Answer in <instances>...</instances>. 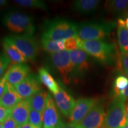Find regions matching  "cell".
Instances as JSON below:
<instances>
[{"instance_id":"obj_36","label":"cell","mask_w":128,"mask_h":128,"mask_svg":"<svg viewBox=\"0 0 128 128\" xmlns=\"http://www.w3.org/2000/svg\"><path fill=\"white\" fill-rule=\"evenodd\" d=\"M7 3L8 1L6 0H0V7H3V6H6Z\"/></svg>"},{"instance_id":"obj_32","label":"cell","mask_w":128,"mask_h":128,"mask_svg":"<svg viewBox=\"0 0 128 128\" xmlns=\"http://www.w3.org/2000/svg\"><path fill=\"white\" fill-rule=\"evenodd\" d=\"M114 98H119L124 102H125L128 99V86L126 88L120 91Z\"/></svg>"},{"instance_id":"obj_40","label":"cell","mask_w":128,"mask_h":128,"mask_svg":"<svg viewBox=\"0 0 128 128\" xmlns=\"http://www.w3.org/2000/svg\"><path fill=\"white\" fill-rule=\"evenodd\" d=\"M126 125H128V118L127 119H126Z\"/></svg>"},{"instance_id":"obj_20","label":"cell","mask_w":128,"mask_h":128,"mask_svg":"<svg viewBox=\"0 0 128 128\" xmlns=\"http://www.w3.org/2000/svg\"><path fill=\"white\" fill-rule=\"evenodd\" d=\"M48 96V92L42 89L32 96L28 98L30 108L43 114L46 106Z\"/></svg>"},{"instance_id":"obj_3","label":"cell","mask_w":128,"mask_h":128,"mask_svg":"<svg viewBox=\"0 0 128 128\" xmlns=\"http://www.w3.org/2000/svg\"><path fill=\"white\" fill-rule=\"evenodd\" d=\"M2 23L5 28L16 34L33 36L36 28L33 17L18 12H9L2 16Z\"/></svg>"},{"instance_id":"obj_39","label":"cell","mask_w":128,"mask_h":128,"mask_svg":"<svg viewBox=\"0 0 128 128\" xmlns=\"http://www.w3.org/2000/svg\"><path fill=\"white\" fill-rule=\"evenodd\" d=\"M0 128H2V124L0 123Z\"/></svg>"},{"instance_id":"obj_21","label":"cell","mask_w":128,"mask_h":128,"mask_svg":"<svg viewBox=\"0 0 128 128\" xmlns=\"http://www.w3.org/2000/svg\"><path fill=\"white\" fill-rule=\"evenodd\" d=\"M117 36L121 52L128 53V29L126 27L125 21L123 18L118 20Z\"/></svg>"},{"instance_id":"obj_10","label":"cell","mask_w":128,"mask_h":128,"mask_svg":"<svg viewBox=\"0 0 128 128\" xmlns=\"http://www.w3.org/2000/svg\"><path fill=\"white\" fill-rule=\"evenodd\" d=\"M41 84L38 76H37L34 74H30L14 87L22 99L24 100L30 98L42 90Z\"/></svg>"},{"instance_id":"obj_37","label":"cell","mask_w":128,"mask_h":128,"mask_svg":"<svg viewBox=\"0 0 128 128\" xmlns=\"http://www.w3.org/2000/svg\"><path fill=\"white\" fill-rule=\"evenodd\" d=\"M125 25H126V28L128 29V18H126V20H125Z\"/></svg>"},{"instance_id":"obj_33","label":"cell","mask_w":128,"mask_h":128,"mask_svg":"<svg viewBox=\"0 0 128 128\" xmlns=\"http://www.w3.org/2000/svg\"><path fill=\"white\" fill-rule=\"evenodd\" d=\"M7 82V71L5 73L4 76L0 80V98L4 93L6 85Z\"/></svg>"},{"instance_id":"obj_15","label":"cell","mask_w":128,"mask_h":128,"mask_svg":"<svg viewBox=\"0 0 128 128\" xmlns=\"http://www.w3.org/2000/svg\"><path fill=\"white\" fill-rule=\"evenodd\" d=\"M30 107L28 99L22 100L11 109V117L18 126L28 123Z\"/></svg>"},{"instance_id":"obj_27","label":"cell","mask_w":128,"mask_h":128,"mask_svg":"<svg viewBox=\"0 0 128 128\" xmlns=\"http://www.w3.org/2000/svg\"><path fill=\"white\" fill-rule=\"evenodd\" d=\"M81 40L78 36L73 37L64 40L65 50L71 51L80 49V44Z\"/></svg>"},{"instance_id":"obj_13","label":"cell","mask_w":128,"mask_h":128,"mask_svg":"<svg viewBox=\"0 0 128 128\" xmlns=\"http://www.w3.org/2000/svg\"><path fill=\"white\" fill-rule=\"evenodd\" d=\"M70 58L74 68V74H81L89 69L88 55L81 49L70 51Z\"/></svg>"},{"instance_id":"obj_25","label":"cell","mask_w":128,"mask_h":128,"mask_svg":"<svg viewBox=\"0 0 128 128\" xmlns=\"http://www.w3.org/2000/svg\"><path fill=\"white\" fill-rule=\"evenodd\" d=\"M128 86V78L124 76H119L115 78L113 84V96L114 97L118 95V94L126 88Z\"/></svg>"},{"instance_id":"obj_9","label":"cell","mask_w":128,"mask_h":128,"mask_svg":"<svg viewBox=\"0 0 128 128\" xmlns=\"http://www.w3.org/2000/svg\"><path fill=\"white\" fill-rule=\"evenodd\" d=\"M106 114L103 105L96 102L82 120L78 124L80 128H100L104 126Z\"/></svg>"},{"instance_id":"obj_35","label":"cell","mask_w":128,"mask_h":128,"mask_svg":"<svg viewBox=\"0 0 128 128\" xmlns=\"http://www.w3.org/2000/svg\"><path fill=\"white\" fill-rule=\"evenodd\" d=\"M18 128H35L34 126H33L31 124H30L29 123L28 124H23L22 126H19Z\"/></svg>"},{"instance_id":"obj_34","label":"cell","mask_w":128,"mask_h":128,"mask_svg":"<svg viewBox=\"0 0 128 128\" xmlns=\"http://www.w3.org/2000/svg\"><path fill=\"white\" fill-rule=\"evenodd\" d=\"M60 128H80L78 124L70 123V124H64Z\"/></svg>"},{"instance_id":"obj_12","label":"cell","mask_w":128,"mask_h":128,"mask_svg":"<svg viewBox=\"0 0 128 128\" xmlns=\"http://www.w3.org/2000/svg\"><path fill=\"white\" fill-rule=\"evenodd\" d=\"M54 100L58 110L64 116L70 117L76 101L73 97L60 86V89L54 94Z\"/></svg>"},{"instance_id":"obj_5","label":"cell","mask_w":128,"mask_h":128,"mask_svg":"<svg viewBox=\"0 0 128 128\" xmlns=\"http://www.w3.org/2000/svg\"><path fill=\"white\" fill-rule=\"evenodd\" d=\"M4 39L14 46L26 58L33 61L38 55V45L34 36L25 34H14Z\"/></svg>"},{"instance_id":"obj_23","label":"cell","mask_w":128,"mask_h":128,"mask_svg":"<svg viewBox=\"0 0 128 128\" xmlns=\"http://www.w3.org/2000/svg\"><path fill=\"white\" fill-rule=\"evenodd\" d=\"M41 46L44 50L50 54L65 50L64 41H55L42 38Z\"/></svg>"},{"instance_id":"obj_42","label":"cell","mask_w":128,"mask_h":128,"mask_svg":"<svg viewBox=\"0 0 128 128\" xmlns=\"http://www.w3.org/2000/svg\"></svg>"},{"instance_id":"obj_28","label":"cell","mask_w":128,"mask_h":128,"mask_svg":"<svg viewBox=\"0 0 128 128\" xmlns=\"http://www.w3.org/2000/svg\"><path fill=\"white\" fill-rule=\"evenodd\" d=\"M11 63L10 60L5 53H0V80L4 76L3 74L7 71Z\"/></svg>"},{"instance_id":"obj_6","label":"cell","mask_w":128,"mask_h":128,"mask_svg":"<svg viewBox=\"0 0 128 128\" xmlns=\"http://www.w3.org/2000/svg\"><path fill=\"white\" fill-rule=\"evenodd\" d=\"M51 62L60 73L63 82L69 84L73 75L74 68L70 58V51L62 50L50 54Z\"/></svg>"},{"instance_id":"obj_1","label":"cell","mask_w":128,"mask_h":128,"mask_svg":"<svg viewBox=\"0 0 128 128\" xmlns=\"http://www.w3.org/2000/svg\"><path fill=\"white\" fill-rule=\"evenodd\" d=\"M78 26L65 19L56 18L46 22L42 38L64 41L77 36Z\"/></svg>"},{"instance_id":"obj_4","label":"cell","mask_w":128,"mask_h":128,"mask_svg":"<svg viewBox=\"0 0 128 128\" xmlns=\"http://www.w3.org/2000/svg\"><path fill=\"white\" fill-rule=\"evenodd\" d=\"M80 49L104 64L113 61L115 51L114 44L103 40L81 41Z\"/></svg>"},{"instance_id":"obj_38","label":"cell","mask_w":128,"mask_h":128,"mask_svg":"<svg viewBox=\"0 0 128 128\" xmlns=\"http://www.w3.org/2000/svg\"><path fill=\"white\" fill-rule=\"evenodd\" d=\"M120 128H128V126L126 125V124H125V125L122 126V127H120Z\"/></svg>"},{"instance_id":"obj_8","label":"cell","mask_w":128,"mask_h":128,"mask_svg":"<svg viewBox=\"0 0 128 128\" xmlns=\"http://www.w3.org/2000/svg\"><path fill=\"white\" fill-rule=\"evenodd\" d=\"M63 124L55 101L49 92L43 113V126L44 128H60Z\"/></svg>"},{"instance_id":"obj_30","label":"cell","mask_w":128,"mask_h":128,"mask_svg":"<svg viewBox=\"0 0 128 128\" xmlns=\"http://www.w3.org/2000/svg\"><path fill=\"white\" fill-rule=\"evenodd\" d=\"M10 116H11V109L4 108L0 104V123H4Z\"/></svg>"},{"instance_id":"obj_29","label":"cell","mask_w":128,"mask_h":128,"mask_svg":"<svg viewBox=\"0 0 128 128\" xmlns=\"http://www.w3.org/2000/svg\"><path fill=\"white\" fill-rule=\"evenodd\" d=\"M120 62L123 70L128 77V53L121 52Z\"/></svg>"},{"instance_id":"obj_41","label":"cell","mask_w":128,"mask_h":128,"mask_svg":"<svg viewBox=\"0 0 128 128\" xmlns=\"http://www.w3.org/2000/svg\"><path fill=\"white\" fill-rule=\"evenodd\" d=\"M106 128L104 126H102V128Z\"/></svg>"},{"instance_id":"obj_11","label":"cell","mask_w":128,"mask_h":128,"mask_svg":"<svg viewBox=\"0 0 128 128\" xmlns=\"http://www.w3.org/2000/svg\"><path fill=\"white\" fill-rule=\"evenodd\" d=\"M95 99L92 98H81L76 101L71 114L69 117L71 123L79 124L96 103Z\"/></svg>"},{"instance_id":"obj_22","label":"cell","mask_w":128,"mask_h":128,"mask_svg":"<svg viewBox=\"0 0 128 128\" xmlns=\"http://www.w3.org/2000/svg\"><path fill=\"white\" fill-rule=\"evenodd\" d=\"M107 8L112 13L125 18L128 17V0H113L106 2Z\"/></svg>"},{"instance_id":"obj_26","label":"cell","mask_w":128,"mask_h":128,"mask_svg":"<svg viewBox=\"0 0 128 128\" xmlns=\"http://www.w3.org/2000/svg\"><path fill=\"white\" fill-rule=\"evenodd\" d=\"M28 123L35 128H42L43 126V114L30 108Z\"/></svg>"},{"instance_id":"obj_7","label":"cell","mask_w":128,"mask_h":128,"mask_svg":"<svg viewBox=\"0 0 128 128\" xmlns=\"http://www.w3.org/2000/svg\"><path fill=\"white\" fill-rule=\"evenodd\" d=\"M126 124L124 102L114 98L108 109L104 126L106 128H120Z\"/></svg>"},{"instance_id":"obj_19","label":"cell","mask_w":128,"mask_h":128,"mask_svg":"<svg viewBox=\"0 0 128 128\" xmlns=\"http://www.w3.org/2000/svg\"><path fill=\"white\" fill-rule=\"evenodd\" d=\"M4 53L8 57L11 62L14 64L26 63L28 60L22 55L16 48L10 44L6 39H3L1 42Z\"/></svg>"},{"instance_id":"obj_14","label":"cell","mask_w":128,"mask_h":128,"mask_svg":"<svg viewBox=\"0 0 128 128\" xmlns=\"http://www.w3.org/2000/svg\"><path fill=\"white\" fill-rule=\"evenodd\" d=\"M30 68L26 63L14 64L7 70V82L15 87L30 74Z\"/></svg>"},{"instance_id":"obj_17","label":"cell","mask_w":128,"mask_h":128,"mask_svg":"<svg viewBox=\"0 0 128 128\" xmlns=\"http://www.w3.org/2000/svg\"><path fill=\"white\" fill-rule=\"evenodd\" d=\"M100 2L98 0H76L72 3L71 7L78 13L90 14L97 10Z\"/></svg>"},{"instance_id":"obj_24","label":"cell","mask_w":128,"mask_h":128,"mask_svg":"<svg viewBox=\"0 0 128 128\" xmlns=\"http://www.w3.org/2000/svg\"><path fill=\"white\" fill-rule=\"evenodd\" d=\"M14 2L18 6L28 8L48 11V7L44 1L40 0H15Z\"/></svg>"},{"instance_id":"obj_18","label":"cell","mask_w":128,"mask_h":128,"mask_svg":"<svg viewBox=\"0 0 128 128\" xmlns=\"http://www.w3.org/2000/svg\"><path fill=\"white\" fill-rule=\"evenodd\" d=\"M38 77L42 84L44 85L53 94L59 90L60 85L54 80V78L48 71L47 69L42 67L38 71Z\"/></svg>"},{"instance_id":"obj_16","label":"cell","mask_w":128,"mask_h":128,"mask_svg":"<svg viewBox=\"0 0 128 128\" xmlns=\"http://www.w3.org/2000/svg\"><path fill=\"white\" fill-rule=\"evenodd\" d=\"M22 100L15 87L7 82L4 93L0 98V104L4 108L12 109Z\"/></svg>"},{"instance_id":"obj_31","label":"cell","mask_w":128,"mask_h":128,"mask_svg":"<svg viewBox=\"0 0 128 128\" xmlns=\"http://www.w3.org/2000/svg\"><path fill=\"white\" fill-rule=\"evenodd\" d=\"M18 124L11 116L2 123V128H18Z\"/></svg>"},{"instance_id":"obj_2","label":"cell","mask_w":128,"mask_h":128,"mask_svg":"<svg viewBox=\"0 0 128 128\" xmlns=\"http://www.w3.org/2000/svg\"><path fill=\"white\" fill-rule=\"evenodd\" d=\"M116 27L112 21L84 22L78 26L77 36L81 41L103 40L109 36Z\"/></svg>"}]
</instances>
